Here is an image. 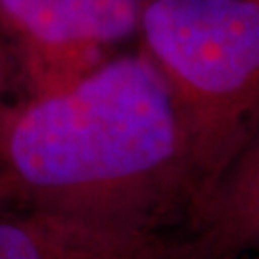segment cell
<instances>
[{"mask_svg": "<svg viewBox=\"0 0 259 259\" xmlns=\"http://www.w3.org/2000/svg\"><path fill=\"white\" fill-rule=\"evenodd\" d=\"M205 185L190 123L142 50L10 104L0 119V207L165 229Z\"/></svg>", "mask_w": 259, "mask_h": 259, "instance_id": "cell-1", "label": "cell"}, {"mask_svg": "<svg viewBox=\"0 0 259 259\" xmlns=\"http://www.w3.org/2000/svg\"><path fill=\"white\" fill-rule=\"evenodd\" d=\"M139 37L185 111L209 183L259 129V0H146Z\"/></svg>", "mask_w": 259, "mask_h": 259, "instance_id": "cell-2", "label": "cell"}, {"mask_svg": "<svg viewBox=\"0 0 259 259\" xmlns=\"http://www.w3.org/2000/svg\"><path fill=\"white\" fill-rule=\"evenodd\" d=\"M146 0H0V33L27 96L64 89L139 35ZM25 96V98H27Z\"/></svg>", "mask_w": 259, "mask_h": 259, "instance_id": "cell-3", "label": "cell"}, {"mask_svg": "<svg viewBox=\"0 0 259 259\" xmlns=\"http://www.w3.org/2000/svg\"><path fill=\"white\" fill-rule=\"evenodd\" d=\"M0 259H192L165 229L73 213L0 207Z\"/></svg>", "mask_w": 259, "mask_h": 259, "instance_id": "cell-4", "label": "cell"}, {"mask_svg": "<svg viewBox=\"0 0 259 259\" xmlns=\"http://www.w3.org/2000/svg\"><path fill=\"white\" fill-rule=\"evenodd\" d=\"M183 223V240L192 259L257 253L259 129L207 183Z\"/></svg>", "mask_w": 259, "mask_h": 259, "instance_id": "cell-5", "label": "cell"}, {"mask_svg": "<svg viewBox=\"0 0 259 259\" xmlns=\"http://www.w3.org/2000/svg\"><path fill=\"white\" fill-rule=\"evenodd\" d=\"M6 62H4V54L0 50V119L4 115L6 108L10 106V102L6 100Z\"/></svg>", "mask_w": 259, "mask_h": 259, "instance_id": "cell-6", "label": "cell"}, {"mask_svg": "<svg viewBox=\"0 0 259 259\" xmlns=\"http://www.w3.org/2000/svg\"><path fill=\"white\" fill-rule=\"evenodd\" d=\"M248 259H259V251H257V253H251V255H248Z\"/></svg>", "mask_w": 259, "mask_h": 259, "instance_id": "cell-7", "label": "cell"}]
</instances>
